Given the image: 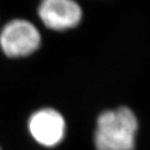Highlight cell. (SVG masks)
I'll return each mask as SVG.
<instances>
[{
    "instance_id": "cell-2",
    "label": "cell",
    "mask_w": 150,
    "mask_h": 150,
    "mask_svg": "<svg viewBox=\"0 0 150 150\" xmlns=\"http://www.w3.org/2000/svg\"><path fill=\"white\" fill-rule=\"evenodd\" d=\"M41 44V34L29 21L15 19L8 22L0 32V47L10 58H23L36 52Z\"/></svg>"
},
{
    "instance_id": "cell-1",
    "label": "cell",
    "mask_w": 150,
    "mask_h": 150,
    "mask_svg": "<svg viewBox=\"0 0 150 150\" xmlns=\"http://www.w3.org/2000/svg\"><path fill=\"white\" fill-rule=\"evenodd\" d=\"M139 123L128 107L101 113L95 132L97 150H134Z\"/></svg>"
},
{
    "instance_id": "cell-4",
    "label": "cell",
    "mask_w": 150,
    "mask_h": 150,
    "mask_svg": "<svg viewBox=\"0 0 150 150\" xmlns=\"http://www.w3.org/2000/svg\"><path fill=\"white\" fill-rule=\"evenodd\" d=\"M38 16L46 28L64 31L80 23L82 9L74 0H41Z\"/></svg>"
},
{
    "instance_id": "cell-3",
    "label": "cell",
    "mask_w": 150,
    "mask_h": 150,
    "mask_svg": "<svg viewBox=\"0 0 150 150\" xmlns=\"http://www.w3.org/2000/svg\"><path fill=\"white\" fill-rule=\"evenodd\" d=\"M28 131L33 139L45 147H55L65 134L64 118L54 108H42L29 117Z\"/></svg>"
},
{
    "instance_id": "cell-5",
    "label": "cell",
    "mask_w": 150,
    "mask_h": 150,
    "mask_svg": "<svg viewBox=\"0 0 150 150\" xmlns=\"http://www.w3.org/2000/svg\"><path fill=\"white\" fill-rule=\"evenodd\" d=\"M0 150H2V149H1V147H0Z\"/></svg>"
}]
</instances>
